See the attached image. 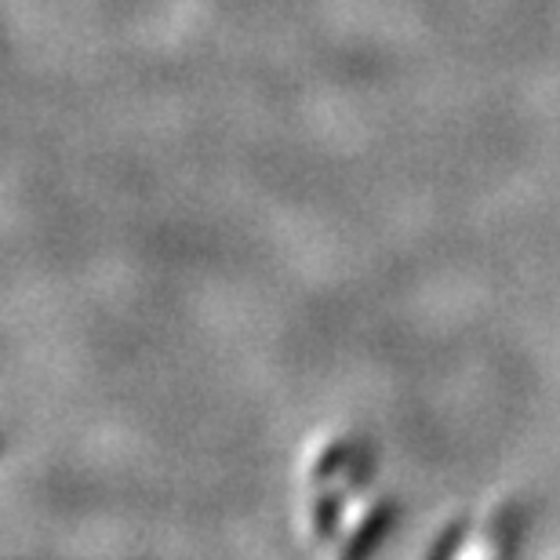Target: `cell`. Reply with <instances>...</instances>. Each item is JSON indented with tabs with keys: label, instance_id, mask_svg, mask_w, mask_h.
<instances>
[{
	"label": "cell",
	"instance_id": "6da1fadb",
	"mask_svg": "<svg viewBox=\"0 0 560 560\" xmlns=\"http://www.w3.org/2000/svg\"><path fill=\"white\" fill-rule=\"evenodd\" d=\"M400 517V506L394 499H383L378 506L368 513V517L357 524V532L350 535V542L342 546V557L346 560H361L368 553H375L378 546L389 539V532H394V524Z\"/></svg>",
	"mask_w": 560,
	"mask_h": 560
},
{
	"label": "cell",
	"instance_id": "7a4b0ae2",
	"mask_svg": "<svg viewBox=\"0 0 560 560\" xmlns=\"http://www.w3.org/2000/svg\"><path fill=\"white\" fill-rule=\"evenodd\" d=\"M342 495L346 491H320L317 502H313V535H317V539H331V535L339 532Z\"/></svg>",
	"mask_w": 560,
	"mask_h": 560
},
{
	"label": "cell",
	"instance_id": "3957f363",
	"mask_svg": "<svg viewBox=\"0 0 560 560\" xmlns=\"http://www.w3.org/2000/svg\"><path fill=\"white\" fill-rule=\"evenodd\" d=\"M491 539H499V553H517L521 546V532H524V513L521 506H506L499 510V517L491 521Z\"/></svg>",
	"mask_w": 560,
	"mask_h": 560
},
{
	"label": "cell",
	"instance_id": "277c9868",
	"mask_svg": "<svg viewBox=\"0 0 560 560\" xmlns=\"http://www.w3.org/2000/svg\"><path fill=\"white\" fill-rule=\"evenodd\" d=\"M353 452H357V441H331V447L324 452L317 463H313V480H328V477H335V474H346V466H350V458H353Z\"/></svg>",
	"mask_w": 560,
	"mask_h": 560
},
{
	"label": "cell",
	"instance_id": "5b68a950",
	"mask_svg": "<svg viewBox=\"0 0 560 560\" xmlns=\"http://www.w3.org/2000/svg\"><path fill=\"white\" fill-rule=\"evenodd\" d=\"M372 469H375V452L368 444H357V452L346 466V495H361L372 480Z\"/></svg>",
	"mask_w": 560,
	"mask_h": 560
},
{
	"label": "cell",
	"instance_id": "8992f818",
	"mask_svg": "<svg viewBox=\"0 0 560 560\" xmlns=\"http://www.w3.org/2000/svg\"><path fill=\"white\" fill-rule=\"evenodd\" d=\"M466 532H469V521L466 517H458V521H452L444 528V535L436 539L433 546H430V557H452L458 546H463V539H466Z\"/></svg>",
	"mask_w": 560,
	"mask_h": 560
}]
</instances>
